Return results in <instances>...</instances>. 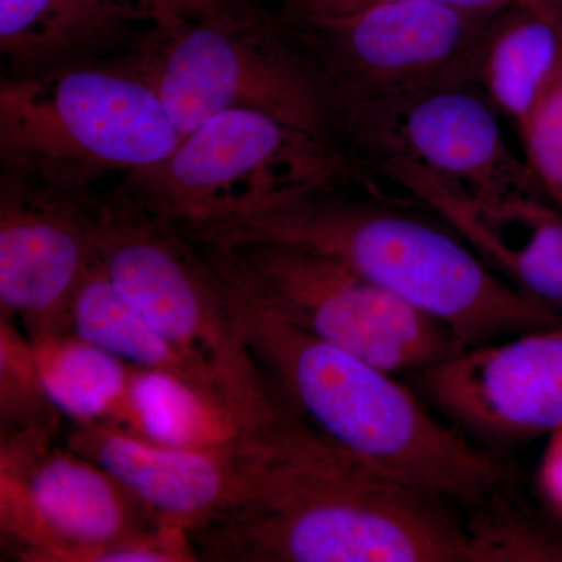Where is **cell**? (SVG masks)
Returning a JSON list of instances; mask_svg holds the SVG:
<instances>
[{
	"mask_svg": "<svg viewBox=\"0 0 562 562\" xmlns=\"http://www.w3.org/2000/svg\"><path fill=\"white\" fill-rule=\"evenodd\" d=\"M179 143L139 69L74 66L0 88V154L41 187L70 192L102 173L143 171Z\"/></svg>",
	"mask_w": 562,
	"mask_h": 562,
	"instance_id": "cell-4",
	"label": "cell"
},
{
	"mask_svg": "<svg viewBox=\"0 0 562 562\" xmlns=\"http://www.w3.org/2000/svg\"><path fill=\"white\" fill-rule=\"evenodd\" d=\"M32 350L47 394L72 422L105 420L124 397L135 371L76 335L36 344Z\"/></svg>",
	"mask_w": 562,
	"mask_h": 562,
	"instance_id": "cell-20",
	"label": "cell"
},
{
	"mask_svg": "<svg viewBox=\"0 0 562 562\" xmlns=\"http://www.w3.org/2000/svg\"><path fill=\"white\" fill-rule=\"evenodd\" d=\"M131 2L150 10L157 20V31L161 32L173 31L194 18L225 9L221 0H131Z\"/></svg>",
	"mask_w": 562,
	"mask_h": 562,
	"instance_id": "cell-24",
	"label": "cell"
},
{
	"mask_svg": "<svg viewBox=\"0 0 562 562\" xmlns=\"http://www.w3.org/2000/svg\"><path fill=\"white\" fill-rule=\"evenodd\" d=\"M519 138L539 190L562 209V57Z\"/></svg>",
	"mask_w": 562,
	"mask_h": 562,
	"instance_id": "cell-22",
	"label": "cell"
},
{
	"mask_svg": "<svg viewBox=\"0 0 562 562\" xmlns=\"http://www.w3.org/2000/svg\"><path fill=\"white\" fill-rule=\"evenodd\" d=\"M149 50L138 69L180 140L222 111L251 109L341 147L316 72L265 13L238 20L222 9L173 31L155 29Z\"/></svg>",
	"mask_w": 562,
	"mask_h": 562,
	"instance_id": "cell-8",
	"label": "cell"
},
{
	"mask_svg": "<svg viewBox=\"0 0 562 562\" xmlns=\"http://www.w3.org/2000/svg\"><path fill=\"white\" fill-rule=\"evenodd\" d=\"M199 246L228 294L384 371L420 372L465 349L442 322L325 255L283 244Z\"/></svg>",
	"mask_w": 562,
	"mask_h": 562,
	"instance_id": "cell-5",
	"label": "cell"
},
{
	"mask_svg": "<svg viewBox=\"0 0 562 562\" xmlns=\"http://www.w3.org/2000/svg\"><path fill=\"white\" fill-rule=\"evenodd\" d=\"M562 57V7H506L484 49L479 85L517 136L522 135Z\"/></svg>",
	"mask_w": 562,
	"mask_h": 562,
	"instance_id": "cell-18",
	"label": "cell"
},
{
	"mask_svg": "<svg viewBox=\"0 0 562 562\" xmlns=\"http://www.w3.org/2000/svg\"><path fill=\"white\" fill-rule=\"evenodd\" d=\"M310 430L171 447L106 422H72L68 449L116 476L166 522L188 531L257 501L279 465L313 442Z\"/></svg>",
	"mask_w": 562,
	"mask_h": 562,
	"instance_id": "cell-11",
	"label": "cell"
},
{
	"mask_svg": "<svg viewBox=\"0 0 562 562\" xmlns=\"http://www.w3.org/2000/svg\"><path fill=\"white\" fill-rule=\"evenodd\" d=\"M0 380L2 441L24 432L50 435L61 412L44 387L31 342H22L20 333L3 314L0 321Z\"/></svg>",
	"mask_w": 562,
	"mask_h": 562,
	"instance_id": "cell-21",
	"label": "cell"
},
{
	"mask_svg": "<svg viewBox=\"0 0 562 562\" xmlns=\"http://www.w3.org/2000/svg\"><path fill=\"white\" fill-rule=\"evenodd\" d=\"M74 335L140 371L171 376L250 432H272L294 422L284 402L254 397L224 373L169 342L114 288L99 261L85 273L72 306Z\"/></svg>",
	"mask_w": 562,
	"mask_h": 562,
	"instance_id": "cell-16",
	"label": "cell"
},
{
	"mask_svg": "<svg viewBox=\"0 0 562 562\" xmlns=\"http://www.w3.org/2000/svg\"><path fill=\"white\" fill-rule=\"evenodd\" d=\"M502 10L392 2L321 24L277 27L319 77L339 140L362 121L419 92L479 85Z\"/></svg>",
	"mask_w": 562,
	"mask_h": 562,
	"instance_id": "cell-6",
	"label": "cell"
},
{
	"mask_svg": "<svg viewBox=\"0 0 562 562\" xmlns=\"http://www.w3.org/2000/svg\"><path fill=\"white\" fill-rule=\"evenodd\" d=\"M346 149L362 168L379 158L416 162L447 187L480 201L541 192L527 162L506 143L501 114L480 85L419 92L362 121Z\"/></svg>",
	"mask_w": 562,
	"mask_h": 562,
	"instance_id": "cell-12",
	"label": "cell"
},
{
	"mask_svg": "<svg viewBox=\"0 0 562 562\" xmlns=\"http://www.w3.org/2000/svg\"><path fill=\"white\" fill-rule=\"evenodd\" d=\"M101 422L146 441L171 447L213 446L244 435H258L244 430L171 376L136 368L124 397Z\"/></svg>",
	"mask_w": 562,
	"mask_h": 562,
	"instance_id": "cell-19",
	"label": "cell"
},
{
	"mask_svg": "<svg viewBox=\"0 0 562 562\" xmlns=\"http://www.w3.org/2000/svg\"><path fill=\"white\" fill-rule=\"evenodd\" d=\"M373 172L441 217L502 279L562 313V209L541 192L480 201L397 155L373 162Z\"/></svg>",
	"mask_w": 562,
	"mask_h": 562,
	"instance_id": "cell-15",
	"label": "cell"
},
{
	"mask_svg": "<svg viewBox=\"0 0 562 562\" xmlns=\"http://www.w3.org/2000/svg\"><path fill=\"white\" fill-rule=\"evenodd\" d=\"M154 13L131 0H0V49L16 77L74 68L138 33Z\"/></svg>",
	"mask_w": 562,
	"mask_h": 562,
	"instance_id": "cell-17",
	"label": "cell"
},
{
	"mask_svg": "<svg viewBox=\"0 0 562 562\" xmlns=\"http://www.w3.org/2000/svg\"><path fill=\"white\" fill-rule=\"evenodd\" d=\"M92 231L95 260L147 324L254 397L281 401L220 281L179 228L124 195L92 209Z\"/></svg>",
	"mask_w": 562,
	"mask_h": 562,
	"instance_id": "cell-9",
	"label": "cell"
},
{
	"mask_svg": "<svg viewBox=\"0 0 562 562\" xmlns=\"http://www.w3.org/2000/svg\"><path fill=\"white\" fill-rule=\"evenodd\" d=\"M541 484L549 501L562 514V427L550 435V443L543 454Z\"/></svg>",
	"mask_w": 562,
	"mask_h": 562,
	"instance_id": "cell-25",
	"label": "cell"
},
{
	"mask_svg": "<svg viewBox=\"0 0 562 562\" xmlns=\"http://www.w3.org/2000/svg\"><path fill=\"white\" fill-rule=\"evenodd\" d=\"M265 13L280 27L341 20L358 11L392 2H436L475 10H503L513 5L558 10L562 7V0H265Z\"/></svg>",
	"mask_w": 562,
	"mask_h": 562,
	"instance_id": "cell-23",
	"label": "cell"
},
{
	"mask_svg": "<svg viewBox=\"0 0 562 562\" xmlns=\"http://www.w3.org/2000/svg\"><path fill=\"white\" fill-rule=\"evenodd\" d=\"M368 177L341 147L265 111L232 109L184 136L165 161L131 173L127 195L188 232Z\"/></svg>",
	"mask_w": 562,
	"mask_h": 562,
	"instance_id": "cell-7",
	"label": "cell"
},
{
	"mask_svg": "<svg viewBox=\"0 0 562 562\" xmlns=\"http://www.w3.org/2000/svg\"><path fill=\"white\" fill-rule=\"evenodd\" d=\"M346 184L290 195L187 236L209 246L283 244L330 257L442 322L465 349L562 325V313L497 276L432 211L383 192L376 180L357 198L344 194Z\"/></svg>",
	"mask_w": 562,
	"mask_h": 562,
	"instance_id": "cell-2",
	"label": "cell"
},
{
	"mask_svg": "<svg viewBox=\"0 0 562 562\" xmlns=\"http://www.w3.org/2000/svg\"><path fill=\"white\" fill-rule=\"evenodd\" d=\"M417 392L480 443H513L562 427V325L468 347L412 373Z\"/></svg>",
	"mask_w": 562,
	"mask_h": 562,
	"instance_id": "cell-13",
	"label": "cell"
},
{
	"mask_svg": "<svg viewBox=\"0 0 562 562\" xmlns=\"http://www.w3.org/2000/svg\"><path fill=\"white\" fill-rule=\"evenodd\" d=\"M194 561L561 562L516 505L473 509L383 479L328 442L294 454L244 508L184 531Z\"/></svg>",
	"mask_w": 562,
	"mask_h": 562,
	"instance_id": "cell-1",
	"label": "cell"
},
{
	"mask_svg": "<svg viewBox=\"0 0 562 562\" xmlns=\"http://www.w3.org/2000/svg\"><path fill=\"white\" fill-rule=\"evenodd\" d=\"M2 524L31 560L72 562L173 527L105 469L50 449L46 432L2 441Z\"/></svg>",
	"mask_w": 562,
	"mask_h": 562,
	"instance_id": "cell-10",
	"label": "cell"
},
{
	"mask_svg": "<svg viewBox=\"0 0 562 562\" xmlns=\"http://www.w3.org/2000/svg\"><path fill=\"white\" fill-rule=\"evenodd\" d=\"M225 297L281 398L339 452L383 479L468 508L512 505L501 454L436 416L395 373L228 292Z\"/></svg>",
	"mask_w": 562,
	"mask_h": 562,
	"instance_id": "cell-3",
	"label": "cell"
},
{
	"mask_svg": "<svg viewBox=\"0 0 562 562\" xmlns=\"http://www.w3.org/2000/svg\"><path fill=\"white\" fill-rule=\"evenodd\" d=\"M94 261L92 209L69 192L2 184L0 303L29 342L74 335L72 306Z\"/></svg>",
	"mask_w": 562,
	"mask_h": 562,
	"instance_id": "cell-14",
	"label": "cell"
}]
</instances>
